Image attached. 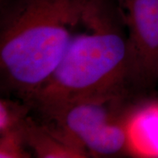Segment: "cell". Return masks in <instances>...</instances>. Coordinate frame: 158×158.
I'll return each mask as SVG.
<instances>
[{
    "instance_id": "obj_1",
    "label": "cell",
    "mask_w": 158,
    "mask_h": 158,
    "mask_svg": "<svg viewBox=\"0 0 158 158\" xmlns=\"http://www.w3.org/2000/svg\"><path fill=\"white\" fill-rule=\"evenodd\" d=\"M131 85L128 37L114 0H85L78 28L62 62L31 102L45 109L126 94Z\"/></svg>"
},
{
    "instance_id": "obj_2",
    "label": "cell",
    "mask_w": 158,
    "mask_h": 158,
    "mask_svg": "<svg viewBox=\"0 0 158 158\" xmlns=\"http://www.w3.org/2000/svg\"><path fill=\"white\" fill-rule=\"evenodd\" d=\"M85 0H17L1 18L0 65L8 87L31 102L62 62Z\"/></svg>"
},
{
    "instance_id": "obj_3",
    "label": "cell",
    "mask_w": 158,
    "mask_h": 158,
    "mask_svg": "<svg viewBox=\"0 0 158 158\" xmlns=\"http://www.w3.org/2000/svg\"><path fill=\"white\" fill-rule=\"evenodd\" d=\"M125 94L92 97L40 109L53 124L92 155L127 151Z\"/></svg>"
},
{
    "instance_id": "obj_4",
    "label": "cell",
    "mask_w": 158,
    "mask_h": 158,
    "mask_svg": "<svg viewBox=\"0 0 158 158\" xmlns=\"http://www.w3.org/2000/svg\"><path fill=\"white\" fill-rule=\"evenodd\" d=\"M127 33L133 86L158 82V0H114Z\"/></svg>"
},
{
    "instance_id": "obj_5",
    "label": "cell",
    "mask_w": 158,
    "mask_h": 158,
    "mask_svg": "<svg viewBox=\"0 0 158 158\" xmlns=\"http://www.w3.org/2000/svg\"><path fill=\"white\" fill-rule=\"evenodd\" d=\"M127 152L140 157H158V98L127 108Z\"/></svg>"
},
{
    "instance_id": "obj_6",
    "label": "cell",
    "mask_w": 158,
    "mask_h": 158,
    "mask_svg": "<svg viewBox=\"0 0 158 158\" xmlns=\"http://www.w3.org/2000/svg\"><path fill=\"white\" fill-rule=\"evenodd\" d=\"M24 134L32 154L40 158H84L89 152L58 127L40 125L31 118L25 121Z\"/></svg>"
},
{
    "instance_id": "obj_7",
    "label": "cell",
    "mask_w": 158,
    "mask_h": 158,
    "mask_svg": "<svg viewBox=\"0 0 158 158\" xmlns=\"http://www.w3.org/2000/svg\"><path fill=\"white\" fill-rule=\"evenodd\" d=\"M27 105L11 99L0 100V135L21 127L27 118Z\"/></svg>"
},
{
    "instance_id": "obj_8",
    "label": "cell",
    "mask_w": 158,
    "mask_h": 158,
    "mask_svg": "<svg viewBox=\"0 0 158 158\" xmlns=\"http://www.w3.org/2000/svg\"><path fill=\"white\" fill-rule=\"evenodd\" d=\"M23 126L0 135V157L27 158L33 155L27 145Z\"/></svg>"
},
{
    "instance_id": "obj_9",
    "label": "cell",
    "mask_w": 158,
    "mask_h": 158,
    "mask_svg": "<svg viewBox=\"0 0 158 158\" xmlns=\"http://www.w3.org/2000/svg\"><path fill=\"white\" fill-rule=\"evenodd\" d=\"M157 85H158V82H157Z\"/></svg>"
}]
</instances>
